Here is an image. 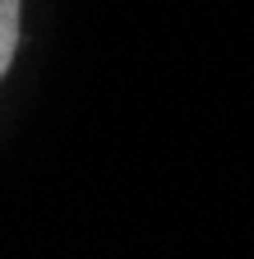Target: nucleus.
<instances>
[{
    "instance_id": "f257e3e1",
    "label": "nucleus",
    "mask_w": 254,
    "mask_h": 259,
    "mask_svg": "<svg viewBox=\"0 0 254 259\" xmlns=\"http://www.w3.org/2000/svg\"><path fill=\"white\" fill-rule=\"evenodd\" d=\"M23 0H0V79L10 74L14 51H19V28H23Z\"/></svg>"
}]
</instances>
